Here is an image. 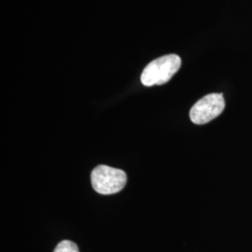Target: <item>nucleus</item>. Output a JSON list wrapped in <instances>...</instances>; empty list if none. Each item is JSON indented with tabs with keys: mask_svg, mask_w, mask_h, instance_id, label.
<instances>
[{
	"mask_svg": "<svg viewBox=\"0 0 252 252\" xmlns=\"http://www.w3.org/2000/svg\"><path fill=\"white\" fill-rule=\"evenodd\" d=\"M225 108L222 94H210L197 101L189 110L190 121L195 125H205L220 116Z\"/></svg>",
	"mask_w": 252,
	"mask_h": 252,
	"instance_id": "7ed1b4c3",
	"label": "nucleus"
},
{
	"mask_svg": "<svg viewBox=\"0 0 252 252\" xmlns=\"http://www.w3.org/2000/svg\"><path fill=\"white\" fill-rule=\"evenodd\" d=\"M181 59L177 54H167L149 63L141 74V82L145 86L162 85L171 80L179 71Z\"/></svg>",
	"mask_w": 252,
	"mask_h": 252,
	"instance_id": "f257e3e1",
	"label": "nucleus"
},
{
	"mask_svg": "<svg viewBox=\"0 0 252 252\" xmlns=\"http://www.w3.org/2000/svg\"><path fill=\"white\" fill-rule=\"evenodd\" d=\"M54 252H80L76 244L69 240H63L58 244Z\"/></svg>",
	"mask_w": 252,
	"mask_h": 252,
	"instance_id": "20e7f679",
	"label": "nucleus"
},
{
	"mask_svg": "<svg viewBox=\"0 0 252 252\" xmlns=\"http://www.w3.org/2000/svg\"><path fill=\"white\" fill-rule=\"evenodd\" d=\"M92 186L100 194L108 195L121 191L126 184V172L101 164L96 166L91 175Z\"/></svg>",
	"mask_w": 252,
	"mask_h": 252,
	"instance_id": "f03ea898",
	"label": "nucleus"
}]
</instances>
